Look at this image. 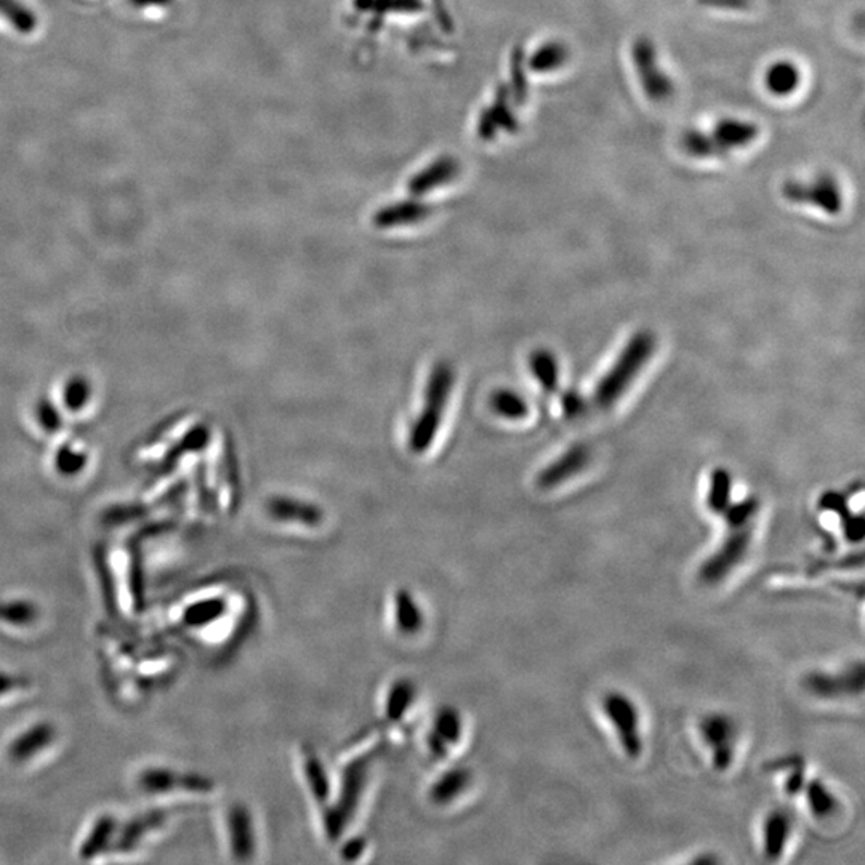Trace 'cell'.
Listing matches in <instances>:
<instances>
[{"instance_id": "obj_16", "label": "cell", "mask_w": 865, "mask_h": 865, "mask_svg": "<svg viewBox=\"0 0 865 865\" xmlns=\"http://www.w3.org/2000/svg\"><path fill=\"white\" fill-rule=\"evenodd\" d=\"M792 836V819L782 809H774L765 817L764 854L768 861L781 860Z\"/></svg>"}, {"instance_id": "obj_11", "label": "cell", "mask_w": 865, "mask_h": 865, "mask_svg": "<svg viewBox=\"0 0 865 865\" xmlns=\"http://www.w3.org/2000/svg\"><path fill=\"white\" fill-rule=\"evenodd\" d=\"M266 513L275 521L307 526V528H317L324 521V512L317 505L283 495L266 502Z\"/></svg>"}, {"instance_id": "obj_24", "label": "cell", "mask_w": 865, "mask_h": 865, "mask_svg": "<svg viewBox=\"0 0 865 865\" xmlns=\"http://www.w3.org/2000/svg\"><path fill=\"white\" fill-rule=\"evenodd\" d=\"M731 489H733V480L731 474L723 468H718L710 477V489L707 494V507L714 515L723 516L726 508L731 505Z\"/></svg>"}, {"instance_id": "obj_30", "label": "cell", "mask_w": 865, "mask_h": 865, "mask_svg": "<svg viewBox=\"0 0 865 865\" xmlns=\"http://www.w3.org/2000/svg\"><path fill=\"white\" fill-rule=\"evenodd\" d=\"M115 830V820L111 817H106V819L98 820L95 824V829L92 830L91 836L87 837L85 843H82L81 846V856L82 857H91L97 854V851H100L103 848L101 836H106V833H112Z\"/></svg>"}, {"instance_id": "obj_37", "label": "cell", "mask_w": 865, "mask_h": 865, "mask_svg": "<svg viewBox=\"0 0 865 865\" xmlns=\"http://www.w3.org/2000/svg\"><path fill=\"white\" fill-rule=\"evenodd\" d=\"M172 0H132L136 9H160V7L169 5Z\"/></svg>"}, {"instance_id": "obj_35", "label": "cell", "mask_w": 865, "mask_h": 865, "mask_svg": "<svg viewBox=\"0 0 865 865\" xmlns=\"http://www.w3.org/2000/svg\"><path fill=\"white\" fill-rule=\"evenodd\" d=\"M23 682L16 676L9 675V673L0 672V697L9 696L13 690H22Z\"/></svg>"}, {"instance_id": "obj_15", "label": "cell", "mask_w": 865, "mask_h": 865, "mask_svg": "<svg viewBox=\"0 0 865 865\" xmlns=\"http://www.w3.org/2000/svg\"><path fill=\"white\" fill-rule=\"evenodd\" d=\"M55 738V730L47 723H37L25 733L20 734L9 745V757L13 764H27L31 758L40 754V748L49 747Z\"/></svg>"}, {"instance_id": "obj_8", "label": "cell", "mask_w": 865, "mask_h": 865, "mask_svg": "<svg viewBox=\"0 0 865 865\" xmlns=\"http://www.w3.org/2000/svg\"><path fill=\"white\" fill-rule=\"evenodd\" d=\"M782 194L790 203L815 205L829 215L839 214L843 207L841 188L830 176H820L812 181H785Z\"/></svg>"}, {"instance_id": "obj_18", "label": "cell", "mask_w": 865, "mask_h": 865, "mask_svg": "<svg viewBox=\"0 0 865 865\" xmlns=\"http://www.w3.org/2000/svg\"><path fill=\"white\" fill-rule=\"evenodd\" d=\"M429 215V207L422 204L405 203L389 205L375 215L374 224L379 228H395L416 224Z\"/></svg>"}, {"instance_id": "obj_25", "label": "cell", "mask_w": 865, "mask_h": 865, "mask_svg": "<svg viewBox=\"0 0 865 865\" xmlns=\"http://www.w3.org/2000/svg\"><path fill=\"white\" fill-rule=\"evenodd\" d=\"M0 16L23 34L33 33L37 26L36 15L19 0H0Z\"/></svg>"}, {"instance_id": "obj_1", "label": "cell", "mask_w": 865, "mask_h": 865, "mask_svg": "<svg viewBox=\"0 0 865 865\" xmlns=\"http://www.w3.org/2000/svg\"><path fill=\"white\" fill-rule=\"evenodd\" d=\"M654 350L656 338L651 332L641 331L635 334L594 388L593 405L600 409L612 408L638 377Z\"/></svg>"}, {"instance_id": "obj_14", "label": "cell", "mask_w": 865, "mask_h": 865, "mask_svg": "<svg viewBox=\"0 0 865 865\" xmlns=\"http://www.w3.org/2000/svg\"><path fill=\"white\" fill-rule=\"evenodd\" d=\"M229 851L236 860H249L255 853L254 820L244 806H232L228 812Z\"/></svg>"}, {"instance_id": "obj_21", "label": "cell", "mask_w": 865, "mask_h": 865, "mask_svg": "<svg viewBox=\"0 0 865 865\" xmlns=\"http://www.w3.org/2000/svg\"><path fill=\"white\" fill-rule=\"evenodd\" d=\"M531 372L546 393H556L560 388V368L556 358L549 350H537L529 359Z\"/></svg>"}, {"instance_id": "obj_34", "label": "cell", "mask_w": 865, "mask_h": 865, "mask_svg": "<svg viewBox=\"0 0 865 865\" xmlns=\"http://www.w3.org/2000/svg\"><path fill=\"white\" fill-rule=\"evenodd\" d=\"M697 2L710 9L745 10L754 3V0H697Z\"/></svg>"}, {"instance_id": "obj_27", "label": "cell", "mask_w": 865, "mask_h": 865, "mask_svg": "<svg viewBox=\"0 0 865 865\" xmlns=\"http://www.w3.org/2000/svg\"><path fill=\"white\" fill-rule=\"evenodd\" d=\"M413 687L409 682H398L386 696L385 713L388 720L401 721L412 702Z\"/></svg>"}, {"instance_id": "obj_19", "label": "cell", "mask_w": 865, "mask_h": 865, "mask_svg": "<svg viewBox=\"0 0 865 865\" xmlns=\"http://www.w3.org/2000/svg\"><path fill=\"white\" fill-rule=\"evenodd\" d=\"M803 790L806 793V803H808L809 812L817 819H827V817L837 815V812H839V800L822 781L813 779V781L806 782Z\"/></svg>"}, {"instance_id": "obj_12", "label": "cell", "mask_w": 865, "mask_h": 865, "mask_svg": "<svg viewBox=\"0 0 865 865\" xmlns=\"http://www.w3.org/2000/svg\"><path fill=\"white\" fill-rule=\"evenodd\" d=\"M588 464H590V453H588L586 446H580L579 444V446L570 447L563 456L556 458L549 467L540 471L539 477H537V485L543 491L558 488L570 478L579 474L580 471L586 470Z\"/></svg>"}, {"instance_id": "obj_7", "label": "cell", "mask_w": 865, "mask_h": 865, "mask_svg": "<svg viewBox=\"0 0 865 865\" xmlns=\"http://www.w3.org/2000/svg\"><path fill=\"white\" fill-rule=\"evenodd\" d=\"M632 60L637 68L639 82H641L646 97L654 103L669 101L675 87H673L672 79L666 76L662 68L659 67L654 44L646 37H639L632 46Z\"/></svg>"}, {"instance_id": "obj_31", "label": "cell", "mask_w": 865, "mask_h": 865, "mask_svg": "<svg viewBox=\"0 0 865 865\" xmlns=\"http://www.w3.org/2000/svg\"><path fill=\"white\" fill-rule=\"evenodd\" d=\"M561 405H563L564 413H566L569 419H576V417L582 416L587 409L586 399H584L579 393L574 392V389L564 393L563 398H561Z\"/></svg>"}, {"instance_id": "obj_36", "label": "cell", "mask_w": 865, "mask_h": 865, "mask_svg": "<svg viewBox=\"0 0 865 865\" xmlns=\"http://www.w3.org/2000/svg\"><path fill=\"white\" fill-rule=\"evenodd\" d=\"M40 419H43L44 425H46L47 429H57V425L60 427V419L55 417V412L49 406H44L43 410H40Z\"/></svg>"}, {"instance_id": "obj_10", "label": "cell", "mask_w": 865, "mask_h": 865, "mask_svg": "<svg viewBox=\"0 0 865 865\" xmlns=\"http://www.w3.org/2000/svg\"><path fill=\"white\" fill-rule=\"evenodd\" d=\"M461 738H464V721L457 710H440L434 717L432 731L427 737L429 752H432L433 757L444 760L453 754L454 748L460 745Z\"/></svg>"}, {"instance_id": "obj_26", "label": "cell", "mask_w": 865, "mask_h": 865, "mask_svg": "<svg viewBox=\"0 0 865 865\" xmlns=\"http://www.w3.org/2000/svg\"><path fill=\"white\" fill-rule=\"evenodd\" d=\"M567 58H569V50L564 44L550 43L543 46L542 49L537 50L531 61V68L537 73H550V71L558 70V68L563 67Z\"/></svg>"}, {"instance_id": "obj_9", "label": "cell", "mask_w": 865, "mask_h": 865, "mask_svg": "<svg viewBox=\"0 0 865 865\" xmlns=\"http://www.w3.org/2000/svg\"><path fill=\"white\" fill-rule=\"evenodd\" d=\"M805 689L816 697L851 696V694L863 693L864 689V666L863 663L850 666L841 672L840 675H829V673H812L806 676Z\"/></svg>"}, {"instance_id": "obj_28", "label": "cell", "mask_w": 865, "mask_h": 865, "mask_svg": "<svg viewBox=\"0 0 865 865\" xmlns=\"http://www.w3.org/2000/svg\"><path fill=\"white\" fill-rule=\"evenodd\" d=\"M758 508H760V504L755 497L745 498L738 504H731L726 512L723 513L728 529H738L754 525Z\"/></svg>"}, {"instance_id": "obj_22", "label": "cell", "mask_w": 865, "mask_h": 865, "mask_svg": "<svg viewBox=\"0 0 865 865\" xmlns=\"http://www.w3.org/2000/svg\"><path fill=\"white\" fill-rule=\"evenodd\" d=\"M489 405L497 416L507 420H521L528 416L529 408L526 399L518 393L508 388H498L489 398Z\"/></svg>"}, {"instance_id": "obj_33", "label": "cell", "mask_w": 865, "mask_h": 865, "mask_svg": "<svg viewBox=\"0 0 865 865\" xmlns=\"http://www.w3.org/2000/svg\"><path fill=\"white\" fill-rule=\"evenodd\" d=\"M805 769H803V764L796 761L788 779H785V793H789V795H796V793L805 789Z\"/></svg>"}, {"instance_id": "obj_5", "label": "cell", "mask_w": 865, "mask_h": 865, "mask_svg": "<svg viewBox=\"0 0 865 865\" xmlns=\"http://www.w3.org/2000/svg\"><path fill=\"white\" fill-rule=\"evenodd\" d=\"M754 540V525L730 529V536L699 567L700 584L707 587L720 586L745 560Z\"/></svg>"}, {"instance_id": "obj_2", "label": "cell", "mask_w": 865, "mask_h": 865, "mask_svg": "<svg viewBox=\"0 0 865 865\" xmlns=\"http://www.w3.org/2000/svg\"><path fill=\"white\" fill-rule=\"evenodd\" d=\"M454 385V371L449 362L440 361L434 365L427 383L425 401L409 434V447L413 454H422L432 446L441 419L449 401Z\"/></svg>"}, {"instance_id": "obj_23", "label": "cell", "mask_w": 865, "mask_h": 865, "mask_svg": "<svg viewBox=\"0 0 865 865\" xmlns=\"http://www.w3.org/2000/svg\"><path fill=\"white\" fill-rule=\"evenodd\" d=\"M467 772L456 771L446 772L440 781L434 782L430 800L436 805H450L453 800L458 798L465 792V785L470 784Z\"/></svg>"}, {"instance_id": "obj_29", "label": "cell", "mask_w": 865, "mask_h": 865, "mask_svg": "<svg viewBox=\"0 0 865 865\" xmlns=\"http://www.w3.org/2000/svg\"><path fill=\"white\" fill-rule=\"evenodd\" d=\"M34 618H36V608L26 601L0 604V621H7L10 625L20 627V625L33 624Z\"/></svg>"}, {"instance_id": "obj_3", "label": "cell", "mask_w": 865, "mask_h": 865, "mask_svg": "<svg viewBox=\"0 0 865 865\" xmlns=\"http://www.w3.org/2000/svg\"><path fill=\"white\" fill-rule=\"evenodd\" d=\"M758 125L754 122L724 119L714 125L712 132L687 130L683 133L680 145L687 156L696 159L728 156L731 152L745 148L757 140Z\"/></svg>"}, {"instance_id": "obj_13", "label": "cell", "mask_w": 865, "mask_h": 865, "mask_svg": "<svg viewBox=\"0 0 865 865\" xmlns=\"http://www.w3.org/2000/svg\"><path fill=\"white\" fill-rule=\"evenodd\" d=\"M140 785L145 792L149 793H170L173 790H183V792H211L212 784L203 779L194 778V776H187L184 778L180 772L170 771V769L156 768L146 769L140 779Z\"/></svg>"}, {"instance_id": "obj_6", "label": "cell", "mask_w": 865, "mask_h": 865, "mask_svg": "<svg viewBox=\"0 0 865 865\" xmlns=\"http://www.w3.org/2000/svg\"><path fill=\"white\" fill-rule=\"evenodd\" d=\"M700 736L709 748L717 772H726L736 758L737 726L730 714L710 713L699 724Z\"/></svg>"}, {"instance_id": "obj_4", "label": "cell", "mask_w": 865, "mask_h": 865, "mask_svg": "<svg viewBox=\"0 0 865 865\" xmlns=\"http://www.w3.org/2000/svg\"><path fill=\"white\" fill-rule=\"evenodd\" d=\"M604 717L610 720L622 750L630 760H638L642 754L641 718L637 704L621 690L604 694L601 700Z\"/></svg>"}, {"instance_id": "obj_17", "label": "cell", "mask_w": 865, "mask_h": 865, "mask_svg": "<svg viewBox=\"0 0 865 865\" xmlns=\"http://www.w3.org/2000/svg\"><path fill=\"white\" fill-rule=\"evenodd\" d=\"M393 624L403 637H413L423 627V614L408 590L396 591L393 598Z\"/></svg>"}, {"instance_id": "obj_32", "label": "cell", "mask_w": 865, "mask_h": 865, "mask_svg": "<svg viewBox=\"0 0 865 865\" xmlns=\"http://www.w3.org/2000/svg\"><path fill=\"white\" fill-rule=\"evenodd\" d=\"M88 398L87 383L76 381L70 383L67 389V406L70 409H79L85 405Z\"/></svg>"}, {"instance_id": "obj_20", "label": "cell", "mask_w": 865, "mask_h": 865, "mask_svg": "<svg viewBox=\"0 0 865 865\" xmlns=\"http://www.w3.org/2000/svg\"><path fill=\"white\" fill-rule=\"evenodd\" d=\"M766 87L772 95L785 97L793 94L800 85V71L789 61H779L772 64L766 73Z\"/></svg>"}]
</instances>
